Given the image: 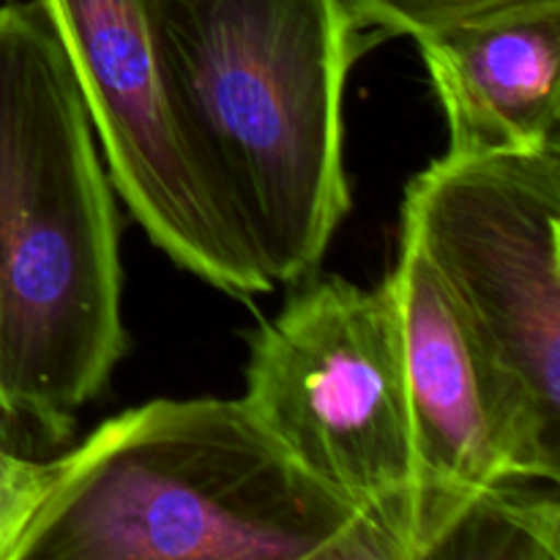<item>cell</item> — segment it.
Here are the masks:
<instances>
[{"label": "cell", "instance_id": "cell-7", "mask_svg": "<svg viewBox=\"0 0 560 560\" xmlns=\"http://www.w3.org/2000/svg\"><path fill=\"white\" fill-rule=\"evenodd\" d=\"M402 317L416 459L410 560L454 558L470 514L525 479L523 452L495 375L430 262L399 244L392 277Z\"/></svg>", "mask_w": 560, "mask_h": 560}, {"label": "cell", "instance_id": "cell-4", "mask_svg": "<svg viewBox=\"0 0 560 560\" xmlns=\"http://www.w3.org/2000/svg\"><path fill=\"white\" fill-rule=\"evenodd\" d=\"M560 142L441 159L405 189L402 238L424 255L485 353L525 479L560 481Z\"/></svg>", "mask_w": 560, "mask_h": 560}, {"label": "cell", "instance_id": "cell-2", "mask_svg": "<svg viewBox=\"0 0 560 560\" xmlns=\"http://www.w3.org/2000/svg\"><path fill=\"white\" fill-rule=\"evenodd\" d=\"M115 189L38 0L0 3V416L49 446L124 359Z\"/></svg>", "mask_w": 560, "mask_h": 560}, {"label": "cell", "instance_id": "cell-3", "mask_svg": "<svg viewBox=\"0 0 560 560\" xmlns=\"http://www.w3.org/2000/svg\"><path fill=\"white\" fill-rule=\"evenodd\" d=\"M16 560H381L241 399H153L63 457Z\"/></svg>", "mask_w": 560, "mask_h": 560}, {"label": "cell", "instance_id": "cell-10", "mask_svg": "<svg viewBox=\"0 0 560 560\" xmlns=\"http://www.w3.org/2000/svg\"><path fill=\"white\" fill-rule=\"evenodd\" d=\"M55 463H36L0 446V560H16L27 525L47 498Z\"/></svg>", "mask_w": 560, "mask_h": 560}, {"label": "cell", "instance_id": "cell-6", "mask_svg": "<svg viewBox=\"0 0 560 560\" xmlns=\"http://www.w3.org/2000/svg\"><path fill=\"white\" fill-rule=\"evenodd\" d=\"M85 96L113 189L148 238L230 295L268 293L186 153L156 42V0H38Z\"/></svg>", "mask_w": 560, "mask_h": 560}, {"label": "cell", "instance_id": "cell-9", "mask_svg": "<svg viewBox=\"0 0 560 560\" xmlns=\"http://www.w3.org/2000/svg\"><path fill=\"white\" fill-rule=\"evenodd\" d=\"M361 25L375 38L432 36L465 16L481 14L512 0H348Z\"/></svg>", "mask_w": 560, "mask_h": 560}, {"label": "cell", "instance_id": "cell-8", "mask_svg": "<svg viewBox=\"0 0 560 560\" xmlns=\"http://www.w3.org/2000/svg\"><path fill=\"white\" fill-rule=\"evenodd\" d=\"M454 156L560 142V0H512L421 38Z\"/></svg>", "mask_w": 560, "mask_h": 560}, {"label": "cell", "instance_id": "cell-1", "mask_svg": "<svg viewBox=\"0 0 560 560\" xmlns=\"http://www.w3.org/2000/svg\"><path fill=\"white\" fill-rule=\"evenodd\" d=\"M370 38L348 0H156L189 162L271 290L312 277L350 211L345 88Z\"/></svg>", "mask_w": 560, "mask_h": 560}, {"label": "cell", "instance_id": "cell-5", "mask_svg": "<svg viewBox=\"0 0 560 560\" xmlns=\"http://www.w3.org/2000/svg\"><path fill=\"white\" fill-rule=\"evenodd\" d=\"M244 408L310 479L361 514L381 560H410L416 459L392 279H317L252 337Z\"/></svg>", "mask_w": 560, "mask_h": 560}]
</instances>
